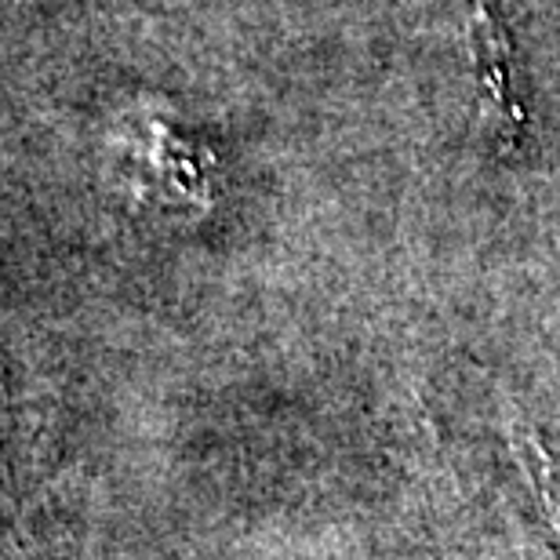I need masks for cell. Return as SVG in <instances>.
<instances>
[{
  "label": "cell",
  "mask_w": 560,
  "mask_h": 560,
  "mask_svg": "<svg viewBox=\"0 0 560 560\" xmlns=\"http://www.w3.org/2000/svg\"><path fill=\"white\" fill-rule=\"evenodd\" d=\"M150 175L145 183L156 194L164 208L172 205H208L211 189H208V178L205 172L197 167L194 161V150H189V142L175 139L167 128H153L150 131Z\"/></svg>",
  "instance_id": "obj_1"
},
{
  "label": "cell",
  "mask_w": 560,
  "mask_h": 560,
  "mask_svg": "<svg viewBox=\"0 0 560 560\" xmlns=\"http://www.w3.org/2000/svg\"><path fill=\"white\" fill-rule=\"evenodd\" d=\"M506 441L524 480H528L535 502H539L546 528L560 539V463L553 458L550 447H546L542 433L521 416H510V411H506Z\"/></svg>",
  "instance_id": "obj_2"
},
{
  "label": "cell",
  "mask_w": 560,
  "mask_h": 560,
  "mask_svg": "<svg viewBox=\"0 0 560 560\" xmlns=\"http://www.w3.org/2000/svg\"><path fill=\"white\" fill-rule=\"evenodd\" d=\"M469 37H474V55H477V73L480 84L488 88V95L495 98L502 114H517L510 98V81H506V40L499 33V22L491 15L485 0H469Z\"/></svg>",
  "instance_id": "obj_3"
}]
</instances>
